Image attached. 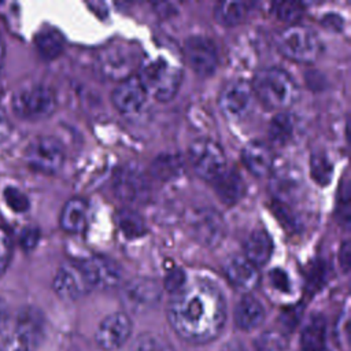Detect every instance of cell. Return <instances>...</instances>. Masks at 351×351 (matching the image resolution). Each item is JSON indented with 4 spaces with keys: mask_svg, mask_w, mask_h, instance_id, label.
Here are the masks:
<instances>
[{
    "mask_svg": "<svg viewBox=\"0 0 351 351\" xmlns=\"http://www.w3.org/2000/svg\"><path fill=\"white\" fill-rule=\"evenodd\" d=\"M167 319L184 341L210 343L219 336L226 321L223 295L211 282H186L173 293L167 304Z\"/></svg>",
    "mask_w": 351,
    "mask_h": 351,
    "instance_id": "1",
    "label": "cell"
},
{
    "mask_svg": "<svg viewBox=\"0 0 351 351\" xmlns=\"http://www.w3.org/2000/svg\"><path fill=\"white\" fill-rule=\"evenodd\" d=\"M255 99L270 110H285L299 99V88L292 77L278 67L259 70L251 84Z\"/></svg>",
    "mask_w": 351,
    "mask_h": 351,
    "instance_id": "2",
    "label": "cell"
},
{
    "mask_svg": "<svg viewBox=\"0 0 351 351\" xmlns=\"http://www.w3.org/2000/svg\"><path fill=\"white\" fill-rule=\"evenodd\" d=\"M147 93H152L158 100L167 101L178 90L182 71L178 66L169 63L166 59H149L141 66L138 75Z\"/></svg>",
    "mask_w": 351,
    "mask_h": 351,
    "instance_id": "3",
    "label": "cell"
},
{
    "mask_svg": "<svg viewBox=\"0 0 351 351\" xmlns=\"http://www.w3.org/2000/svg\"><path fill=\"white\" fill-rule=\"evenodd\" d=\"M276 44L285 58L300 63L314 62L321 52V43L315 32L298 23L282 29L276 38Z\"/></svg>",
    "mask_w": 351,
    "mask_h": 351,
    "instance_id": "4",
    "label": "cell"
},
{
    "mask_svg": "<svg viewBox=\"0 0 351 351\" xmlns=\"http://www.w3.org/2000/svg\"><path fill=\"white\" fill-rule=\"evenodd\" d=\"M15 115L26 121H41L53 114L56 99L45 85H32L14 93L11 100Z\"/></svg>",
    "mask_w": 351,
    "mask_h": 351,
    "instance_id": "5",
    "label": "cell"
},
{
    "mask_svg": "<svg viewBox=\"0 0 351 351\" xmlns=\"http://www.w3.org/2000/svg\"><path fill=\"white\" fill-rule=\"evenodd\" d=\"M138 62L136 48L129 43H111L100 49L97 55V69L101 75L114 81H123L133 75Z\"/></svg>",
    "mask_w": 351,
    "mask_h": 351,
    "instance_id": "6",
    "label": "cell"
},
{
    "mask_svg": "<svg viewBox=\"0 0 351 351\" xmlns=\"http://www.w3.org/2000/svg\"><path fill=\"white\" fill-rule=\"evenodd\" d=\"M188 160L193 171L213 181L226 170V158L222 148L210 138H197L188 148Z\"/></svg>",
    "mask_w": 351,
    "mask_h": 351,
    "instance_id": "7",
    "label": "cell"
},
{
    "mask_svg": "<svg viewBox=\"0 0 351 351\" xmlns=\"http://www.w3.org/2000/svg\"><path fill=\"white\" fill-rule=\"evenodd\" d=\"M25 159L32 169L45 174H55L63 166L64 149L58 138L38 136L27 145Z\"/></svg>",
    "mask_w": 351,
    "mask_h": 351,
    "instance_id": "8",
    "label": "cell"
},
{
    "mask_svg": "<svg viewBox=\"0 0 351 351\" xmlns=\"http://www.w3.org/2000/svg\"><path fill=\"white\" fill-rule=\"evenodd\" d=\"M254 101L255 96L251 85L240 80L228 82L218 96L219 110L229 121L234 122L243 121L251 114Z\"/></svg>",
    "mask_w": 351,
    "mask_h": 351,
    "instance_id": "9",
    "label": "cell"
},
{
    "mask_svg": "<svg viewBox=\"0 0 351 351\" xmlns=\"http://www.w3.org/2000/svg\"><path fill=\"white\" fill-rule=\"evenodd\" d=\"M149 181L141 169L134 165H125L114 180L117 197L126 204H141L149 197Z\"/></svg>",
    "mask_w": 351,
    "mask_h": 351,
    "instance_id": "10",
    "label": "cell"
},
{
    "mask_svg": "<svg viewBox=\"0 0 351 351\" xmlns=\"http://www.w3.org/2000/svg\"><path fill=\"white\" fill-rule=\"evenodd\" d=\"M188 229L192 237L206 247L218 245L225 234V225L221 215L207 207H199L189 213Z\"/></svg>",
    "mask_w": 351,
    "mask_h": 351,
    "instance_id": "11",
    "label": "cell"
},
{
    "mask_svg": "<svg viewBox=\"0 0 351 351\" xmlns=\"http://www.w3.org/2000/svg\"><path fill=\"white\" fill-rule=\"evenodd\" d=\"M184 52L189 67L199 75H211L218 67V49L215 43L204 36L186 38Z\"/></svg>",
    "mask_w": 351,
    "mask_h": 351,
    "instance_id": "12",
    "label": "cell"
},
{
    "mask_svg": "<svg viewBox=\"0 0 351 351\" xmlns=\"http://www.w3.org/2000/svg\"><path fill=\"white\" fill-rule=\"evenodd\" d=\"M160 293V287L155 280L138 277L125 284L121 292V300L129 311L143 313L159 302Z\"/></svg>",
    "mask_w": 351,
    "mask_h": 351,
    "instance_id": "13",
    "label": "cell"
},
{
    "mask_svg": "<svg viewBox=\"0 0 351 351\" xmlns=\"http://www.w3.org/2000/svg\"><path fill=\"white\" fill-rule=\"evenodd\" d=\"M132 335V321L126 313H112L99 324L95 340L103 351H115L121 348Z\"/></svg>",
    "mask_w": 351,
    "mask_h": 351,
    "instance_id": "14",
    "label": "cell"
},
{
    "mask_svg": "<svg viewBox=\"0 0 351 351\" xmlns=\"http://www.w3.org/2000/svg\"><path fill=\"white\" fill-rule=\"evenodd\" d=\"M90 289H107L121 281V267L110 258L97 255L78 262Z\"/></svg>",
    "mask_w": 351,
    "mask_h": 351,
    "instance_id": "15",
    "label": "cell"
},
{
    "mask_svg": "<svg viewBox=\"0 0 351 351\" xmlns=\"http://www.w3.org/2000/svg\"><path fill=\"white\" fill-rule=\"evenodd\" d=\"M53 289L64 300L80 299L92 291L78 262L64 263L58 269L53 278Z\"/></svg>",
    "mask_w": 351,
    "mask_h": 351,
    "instance_id": "16",
    "label": "cell"
},
{
    "mask_svg": "<svg viewBox=\"0 0 351 351\" xmlns=\"http://www.w3.org/2000/svg\"><path fill=\"white\" fill-rule=\"evenodd\" d=\"M147 95L138 75H130L115 86L111 93V100L119 112L132 114L143 107Z\"/></svg>",
    "mask_w": 351,
    "mask_h": 351,
    "instance_id": "17",
    "label": "cell"
},
{
    "mask_svg": "<svg viewBox=\"0 0 351 351\" xmlns=\"http://www.w3.org/2000/svg\"><path fill=\"white\" fill-rule=\"evenodd\" d=\"M225 274L229 282L241 292H250L259 284V270L241 255L232 256L225 265Z\"/></svg>",
    "mask_w": 351,
    "mask_h": 351,
    "instance_id": "18",
    "label": "cell"
},
{
    "mask_svg": "<svg viewBox=\"0 0 351 351\" xmlns=\"http://www.w3.org/2000/svg\"><path fill=\"white\" fill-rule=\"evenodd\" d=\"M44 333V317L40 310L34 307H23L16 318L15 337L30 347H36Z\"/></svg>",
    "mask_w": 351,
    "mask_h": 351,
    "instance_id": "19",
    "label": "cell"
},
{
    "mask_svg": "<svg viewBox=\"0 0 351 351\" xmlns=\"http://www.w3.org/2000/svg\"><path fill=\"white\" fill-rule=\"evenodd\" d=\"M241 160L244 166L256 177L269 174L273 169L274 158L270 147L262 141H250L241 151Z\"/></svg>",
    "mask_w": 351,
    "mask_h": 351,
    "instance_id": "20",
    "label": "cell"
},
{
    "mask_svg": "<svg viewBox=\"0 0 351 351\" xmlns=\"http://www.w3.org/2000/svg\"><path fill=\"white\" fill-rule=\"evenodd\" d=\"M302 174L298 169L291 166H282L276 170L270 181L273 195L282 200V203L295 200L302 191Z\"/></svg>",
    "mask_w": 351,
    "mask_h": 351,
    "instance_id": "21",
    "label": "cell"
},
{
    "mask_svg": "<svg viewBox=\"0 0 351 351\" xmlns=\"http://www.w3.org/2000/svg\"><path fill=\"white\" fill-rule=\"evenodd\" d=\"M233 319L239 329L254 330L265 321V308L256 298L243 296L234 307Z\"/></svg>",
    "mask_w": 351,
    "mask_h": 351,
    "instance_id": "22",
    "label": "cell"
},
{
    "mask_svg": "<svg viewBox=\"0 0 351 351\" xmlns=\"http://www.w3.org/2000/svg\"><path fill=\"white\" fill-rule=\"evenodd\" d=\"M214 185V191L218 197L228 206L236 204L245 192V184L241 176L236 170L226 169L222 174H219L215 180L211 181Z\"/></svg>",
    "mask_w": 351,
    "mask_h": 351,
    "instance_id": "23",
    "label": "cell"
},
{
    "mask_svg": "<svg viewBox=\"0 0 351 351\" xmlns=\"http://www.w3.org/2000/svg\"><path fill=\"white\" fill-rule=\"evenodd\" d=\"M273 252V241L266 230H254L247 237L244 244V258L254 266L265 265Z\"/></svg>",
    "mask_w": 351,
    "mask_h": 351,
    "instance_id": "24",
    "label": "cell"
},
{
    "mask_svg": "<svg viewBox=\"0 0 351 351\" xmlns=\"http://www.w3.org/2000/svg\"><path fill=\"white\" fill-rule=\"evenodd\" d=\"M88 206L81 197H71L66 202L60 213V226L69 233H78L86 225Z\"/></svg>",
    "mask_w": 351,
    "mask_h": 351,
    "instance_id": "25",
    "label": "cell"
},
{
    "mask_svg": "<svg viewBox=\"0 0 351 351\" xmlns=\"http://www.w3.org/2000/svg\"><path fill=\"white\" fill-rule=\"evenodd\" d=\"M326 322L322 315L310 317L300 335V346L303 351H322L325 347Z\"/></svg>",
    "mask_w": 351,
    "mask_h": 351,
    "instance_id": "26",
    "label": "cell"
},
{
    "mask_svg": "<svg viewBox=\"0 0 351 351\" xmlns=\"http://www.w3.org/2000/svg\"><path fill=\"white\" fill-rule=\"evenodd\" d=\"M36 48L44 59H55L64 49V37L55 29H44L36 34Z\"/></svg>",
    "mask_w": 351,
    "mask_h": 351,
    "instance_id": "27",
    "label": "cell"
},
{
    "mask_svg": "<svg viewBox=\"0 0 351 351\" xmlns=\"http://www.w3.org/2000/svg\"><path fill=\"white\" fill-rule=\"evenodd\" d=\"M295 132V119L289 112H278L273 117L269 125V138L277 145L282 147L289 143Z\"/></svg>",
    "mask_w": 351,
    "mask_h": 351,
    "instance_id": "28",
    "label": "cell"
},
{
    "mask_svg": "<svg viewBox=\"0 0 351 351\" xmlns=\"http://www.w3.org/2000/svg\"><path fill=\"white\" fill-rule=\"evenodd\" d=\"M248 12V4L244 1L226 0L215 5V19L218 23L225 26H236L241 23Z\"/></svg>",
    "mask_w": 351,
    "mask_h": 351,
    "instance_id": "29",
    "label": "cell"
},
{
    "mask_svg": "<svg viewBox=\"0 0 351 351\" xmlns=\"http://www.w3.org/2000/svg\"><path fill=\"white\" fill-rule=\"evenodd\" d=\"M184 169V159L178 154H162L159 155L151 166L155 178L167 181L178 177Z\"/></svg>",
    "mask_w": 351,
    "mask_h": 351,
    "instance_id": "30",
    "label": "cell"
},
{
    "mask_svg": "<svg viewBox=\"0 0 351 351\" xmlns=\"http://www.w3.org/2000/svg\"><path fill=\"white\" fill-rule=\"evenodd\" d=\"M117 225L128 239H137L145 233L143 217L133 208H121L117 214Z\"/></svg>",
    "mask_w": 351,
    "mask_h": 351,
    "instance_id": "31",
    "label": "cell"
},
{
    "mask_svg": "<svg viewBox=\"0 0 351 351\" xmlns=\"http://www.w3.org/2000/svg\"><path fill=\"white\" fill-rule=\"evenodd\" d=\"M273 14L282 22L295 25L303 15V5L299 1H274L271 5Z\"/></svg>",
    "mask_w": 351,
    "mask_h": 351,
    "instance_id": "32",
    "label": "cell"
},
{
    "mask_svg": "<svg viewBox=\"0 0 351 351\" xmlns=\"http://www.w3.org/2000/svg\"><path fill=\"white\" fill-rule=\"evenodd\" d=\"M130 351H174L171 344L152 333H144L134 339Z\"/></svg>",
    "mask_w": 351,
    "mask_h": 351,
    "instance_id": "33",
    "label": "cell"
},
{
    "mask_svg": "<svg viewBox=\"0 0 351 351\" xmlns=\"http://www.w3.org/2000/svg\"><path fill=\"white\" fill-rule=\"evenodd\" d=\"M310 170H311V177L319 185H326L330 181L332 165L324 154H314L311 156Z\"/></svg>",
    "mask_w": 351,
    "mask_h": 351,
    "instance_id": "34",
    "label": "cell"
},
{
    "mask_svg": "<svg viewBox=\"0 0 351 351\" xmlns=\"http://www.w3.org/2000/svg\"><path fill=\"white\" fill-rule=\"evenodd\" d=\"M4 200L8 204V207L16 213H25L29 210L30 202L27 196L14 186H7L4 191Z\"/></svg>",
    "mask_w": 351,
    "mask_h": 351,
    "instance_id": "35",
    "label": "cell"
},
{
    "mask_svg": "<svg viewBox=\"0 0 351 351\" xmlns=\"http://www.w3.org/2000/svg\"><path fill=\"white\" fill-rule=\"evenodd\" d=\"M337 219L339 222L348 228L350 225V184L348 178L346 177L343 181V185L340 188V199L337 206Z\"/></svg>",
    "mask_w": 351,
    "mask_h": 351,
    "instance_id": "36",
    "label": "cell"
},
{
    "mask_svg": "<svg viewBox=\"0 0 351 351\" xmlns=\"http://www.w3.org/2000/svg\"><path fill=\"white\" fill-rule=\"evenodd\" d=\"M255 351H284V340L277 333L266 332L256 340Z\"/></svg>",
    "mask_w": 351,
    "mask_h": 351,
    "instance_id": "37",
    "label": "cell"
},
{
    "mask_svg": "<svg viewBox=\"0 0 351 351\" xmlns=\"http://www.w3.org/2000/svg\"><path fill=\"white\" fill-rule=\"evenodd\" d=\"M185 284H186V276L178 267H174L173 270H170L165 277V289H167L171 293H176L177 291H180Z\"/></svg>",
    "mask_w": 351,
    "mask_h": 351,
    "instance_id": "38",
    "label": "cell"
},
{
    "mask_svg": "<svg viewBox=\"0 0 351 351\" xmlns=\"http://www.w3.org/2000/svg\"><path fill=\"white\" fill-rule=\"evenodd\" d=\"M11 252H12V245L10 236L7 234L5 230L0 228V277L5 271L10 259H11Z\"/></svg>",
    "mask_w": 351,
    "mask_h": 351,
    "instance_id": "39",
    "label": "cell"
},
{
    "mask_svg": "<svg viewBox=\"0 0 351 351\" xmlns=\"http://www.w3.org/2000/svg\"><path fill=\"white\" fill-rule=\"evenodd\" d=\"M38 240H40V230L36 226L25 228L21 233V237H19L21 247L25 251H32L37 245Z\"/></svg>",
    "mask_w": 351,
    "mask_h": 351,
    "instance_id": "40",
    "label": "cell"
},
{
    "mask_svg": "<svg viewBox=\"0 0 351 351\" xmlns=\"http://www.w3.org/2000/svg\"><path fill=\"white\" fill-rule=\"evenodd\" d=\"M270 282L276 289H278L281 292H288L289 291L291 284H289L288 276H287V273H284L280 269H276V270L270 271Z\"/></svg>",
    "mask_w": 351,
    "mask_h": 351,
    "instance_id": "41",
    "label": "cell"
},
{
    "mask_svg": "<svg viewBox=\"0 0 351 351\" xmlns=\"http://www.w3.org/2000/svg\"><path fill=\"white\" fill-rule=\"evenodd\" d=\"M339 263L343 271L348 273L350 265H351V245L348 240H346L339 250Z\"/></svg>",
    "mask_w": 351,
    "mask_h": 351,
    "instance_id": "42",
    "label": "cell"
},
{
    "mask_svg": "<svg viewBox=\"0 0 351 351\" xmlns=\"http://www.w3.org/2000/svg\"><path fill=\"white\" fill-rule=\"evenodd\" d=\"M7 319H8V307H7L5 302L0 298V333L4 329Z\"/></svg>",
    "mask_w": 351,
    "mask_h": 351,
    "instance_id": "43",
    "label": "cell"
},
{
    "mask_svg": "<svg viewBox=\"0 0 351 351\" xmlns=\"http://www.w3.org/2000/svg\"><path fill=\"white\" fill-rule=\"evenodd\" d=\"M8 133H10V123L5 118V115L0 111V140L7 137Z\"/></svg>",
    "mask_w": 351,
    "mask_h": 351,
    "instance_id": "44",
    "label": "cell"
},
{
    "mask_svg": "<svg viewBox=\"0 0 351 351\" xmlns=\"http://www.w3.org/2000/svg\"><path fill=\"white\" fill-rule=\"evenodd\" d=\"M11 337H1L0 336V351H10Z\"/></svg>",
    "mask_w": 351,
    "mask_h": 351,
    "instance_id": "45",
    "label": "cell"
},
{
    "mask_svg": "<svg viewBox=\"0 0 351 351\" xmlns=\"http://www.w3.org/2000/svg\"><path fill=\"white\" fill-rule=\"evenodd\" d=\"M4 58H5V45H4V41L0 36V70L3 67V63H4Z\"/></svg>",
    "mask_w": 351,
    "mask_h": 351,
    "instance_id": "46",
    "label": "cell"
},
{
    "mask_svg": "<svg viewBox=\"0 0 351 351\" xmlns=\"http://www.w3.org/2000/svg\"><path fill=\"white\" fill-rule=\"evenodd\" d=\"M230 346V344H229ZM223 351H243V350H240L239 347H233V346H230V347H226Z\"/></svg>",
    "mask_w": 351,
    "mask_h": 351,
    "instance_id": "47",
    "label": "cell"
}]
</instances>
